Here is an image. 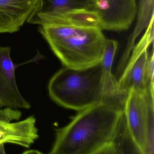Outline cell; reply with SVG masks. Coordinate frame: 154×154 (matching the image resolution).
<instances>
[{
  "label": "cell",
  "mask_w": 154,
  "mask_h": 154,
  "mask_svg": "<svg viewBox=\"0 0 154 154\" xmlns=\"http://www.w3.org/2000/svg\"><path fill=\"white\" fill-rule=\"evenodd\" d=\"M124 107L102 102L79 111L68 124L56 130L49 154H90L112 142Z\"/></svg>",
  "instance_id": "1"
},
{
  "label": "cell",
  "mask_w": 154,
  "mask_h": 154,
  "mask_svg": "<svg viewBox=\"0 0 154 154\" xmlns=\"http://www.w3.org/2000/svg\"><path fill=\"white\" fill-rule=\"evenodd\" d=\"M38 30L64 67L86 68L102 60L107 38L99 28L40 25Z\"/></svg>",
  "instance_id": "2"
},
{
  "label": "cell",
  "mask_w": 154,
  "mask_h": 154,
  "mask_svg": "<svg viewBox=\"0 0 154 154\" xmlns=\"http://www.w3.org/2000/svg\"><path fill=\"white\" fill-rule=\"evenodd\" d=\"M101 65L84 69L63 67L52 76L48 89L58 105L79 111L105 102L101 92Z\"/></svg>",
  "instance_id": "3"
},
{
  "label": "cell",
  "mask_w": 154,
  "mask_h": 154,
  "mask_svg": "<svg viewBox=\"0 0 154 154\" xmlns=\"http://www.w3.org/2000/svg\"><path fill=\"white\" fill-rule=\"evenodd\" d=\"M153 42L154 18L140 41L135 45L118 80L120 91L126 97L131 91H144L154 87V78L150 75L148 68V49Z\"/></svg>",
  "instance_id": "4"
},
{
  "label": "cell",
  "mask_w": 154,
  "mask_h": 154,
  "mask_svg": "<svg viewBox=\"0 0 154 154\" xmlns=\"http://www.w3.org/2000/svg\"><path fill=\"white\" fill-rule=\"evenodd\" d=\"M154 88L131 91L124 103V113L127 126L142 150L147 128L154 122Z\"/></svg>",
  "instance_id": "5"
},
{
  "label": "cell",
  "mask_w": 154,
  "mask_h": 154,
  "mask_svg": "<svg viewBox=\"0 0 154 154\" xmlns=\"http://www.w3.org/2000/svg\"><path fill=\"white\" fill-rule=\"evenodd\" d=\"M22 112L10 107L0 109V145L13 144L29 148L39 138L36 119L31 116L24 120L20 119Z\"/></svg>",
  "instance_id": "6"
},
{
  "label": "cell",
  "mask_w": 154,
  "mask_h": 154,
  "mask_svg": "<svg viewBox=\"0 0 154 154\" xmlns=\"http://www.w3.org/2000/svg\"><path fill=\"white\" fill-rule=\"evenodd\" d=\"M92 1L94 10L101 19L102 30H126L131 27L137 14L136 0Z\"/></svg>",
  "instance_id": "7"
},
{
  "label": "cell",
  "mask_w": 154,
  "mask_h": 154,
  "mask_svg": "<svg viewBox=\"0 0 154 154\" xmlns=\"http://www.w3.org/2000/svg\"><path fill=\"white\" fill-rule=\"evenodd\" d=\"M10 47H0V107L12 109L30 108L20 93L15 78V69L18 65L13 62Z\"/></svg>",
  "instance_id": "8"
},
{
  "label": "cell",
  "mask_w": 154,
  "mask_h": 154,
  "mask_svg": "<svg viewBox=\"0 0 154 154\" xmlns=\"http://www.w3.org/2000/svg\"><path fill=\"white\" fill-rule=\"evenodd\" d=\"M118 47L117 41L107 39L105 52L100 61V85L104 102L124 106L126 96L120 91L118 81L112 73L113 61Z\"/></svg>",
  "instance_id": "9"
},
{
  "label": "cell",
  "mask_w": 154,
  "mask_h": 154,
  "mask_svg": "<svg viewBox=\"0 0 154 154\" xmlns=\"http://www.w3.org/2000/svg\"><path fill=\"white\" fill-rule=\"evenodd\" d=\"M38 0H0V33L18 31L27 21Z\"/></svg>",
  "instance_id": "10"
},
{
  "label": "cell",
  "mask_w": 154,
  "mask_h": 154,
  "mask_svg": "<svg viewBox=\"0 0 154 154\" xmlns=\"http://www.w3.org/2000/svg\"><path fill=\"white\" fill-rule=\"evenodd\" d=\"M94 10L92 0H38L27 20L29 23L41 25L53 15L73 10Z\"/></svg>",
  "instance_id": "11"
},
{
  "label": "cell",
  "mask_w": 154,
  "mask_h": 154,
  "mask_svg": "<svg viewBox=\"0 0 154 154\" xmlns=\"http://www.w3.org/2000/svg\"><path fill=\"white\" fill-rule=\"evenodd\" d=\"M41 25L96 28L102 30L100 16L94 10H73L59 14L48 18Z\"/></svg>",
  "instance_id": "12"
},
{
  "label": "cell",
  "mask_w": 154,
  "mask_h": 154,
  "mask_svg": "<svg viewBox=\"0 0 154 154\" xmlns=\"http://www.w3.org/2000/svg\"><path fill=\"white\" fill-rule=\"evenodd\" d=\"M112 143L115 154H143L142 149L130 133L124 113Z\"/></svg>",
  "instance_id": "13"
},
{
  "label": "cell",
  "mask_w": 154,
  "mask_h": 154,
  "mask_svg": "<svg viewBox=\"0 0 154 154\" xmlns=\"http://www.w3.org/2000/svg\"><path fill=\"white\" fill-rule=\"evenodd\" d=\"M154 0H139L137 7V22L126 48L131 51L135 46V40L144 30L146 29L154 18Z\"/></svg>",
  "instance_id": "14"
},
{
  "label": "cell",
  "mask_w": 154,
  "mask_h": 154,
  "mask_svg": "<svg viewBox=\"0 0 154 154\" xmlns=\"http://www.w3.org/2000/svg\"><path fill=\"white\" fill-rule=\"evenodd\" d=\"M90 154H115L112 142L105 145L101 148Z\"/></svg>",
  "instance_id": "15"
},
{
  "label": "cell",
  "mask_w": 154,
  "mask_h": 154,
  "mask_svg": "<svg viewBox=\"0 0 154 154\" xmlns=\"http://www.w3.org/2000/svg\"><path fill=\"white\" fill-rule=\"evenodd\" d=\"M21 154H45L36 150H30L25 151Z\"/></svg>",
  "instance_id": "16"
},
{
  "label": "cell",
  "mask_w": 154,
  "mask_h": 154,
  "mask_svg": "<svg viewBox=\"0 0 154 154\" xmlns=\"http://www.w3.org/2000/svg\"><path fill=\"white\" fill-rule=\"evenodd\" d=\"M4 144L0 145V154H6L4 148Z\"/></svg>",
  "instance_id": "17"
}]
</instances>
